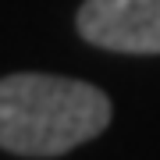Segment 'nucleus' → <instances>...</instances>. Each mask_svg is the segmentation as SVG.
I'll return each mask as SVG.
<instances>
[{
  "label": "nucleus",
  "mask_w": 160,
  "mask_h": 160,
  "mask_svg": "<svg viewBox=\"0 0 160 160\" xmlns=\"http://www.w3.org/2000/svg\"><path fill=\"white\" fill-rule=\"evenodd\" d=\"M110 125V100L96 86L57 75L0 78V146L22 157H57Z\"/></svg>",
  "instance_id": "f257e3e1"
},
{
  "label": "nucleus",
  "mask_w": 160,
  "mask_h": 160,
  "mask_svg": "<svg viewBox=\"0 0 160 160\" xmlns=\"http://www.w3.org/2000/svg\"><path fill=\"white\" fill-rule=\"evenodd\" d=\"M78 32L118 53H160V0H86Z\"/></svg>",
  "instance_id": "f03ea898"
}]
</instances>
